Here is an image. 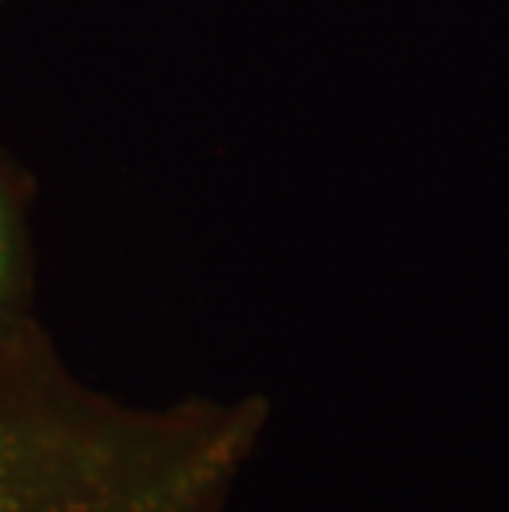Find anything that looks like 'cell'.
Returning <instances> with one entry per match:
<instances>
[{"mask_svg": "<svg viewBox=\"0 0 509 512\" xmlns=\"http://www.w3.org/2000/svg\"><path fill=\"white\" fill-rule=\"evenodd\" d=\"M0 512H143V499L90 430L0 410Z\"/></svg>", "mask_w": 509, "mask_h": 512, "instance_id": "1", "label": "cell"}, {"mask_svg": "<svg viewBox=\"0 0 509 512\" xmlns=\"http://www.w3.org/2000/svg\"><path fill=\"white\" fill-rule=\"evenodd\" d=\"M7 271H10V225H7V212L0 205V288L7 281Z\"/></svg>", "mask_w": 509, "mask_h": 512, "instance_id": "2", "label": "cell"}]
</instances>
